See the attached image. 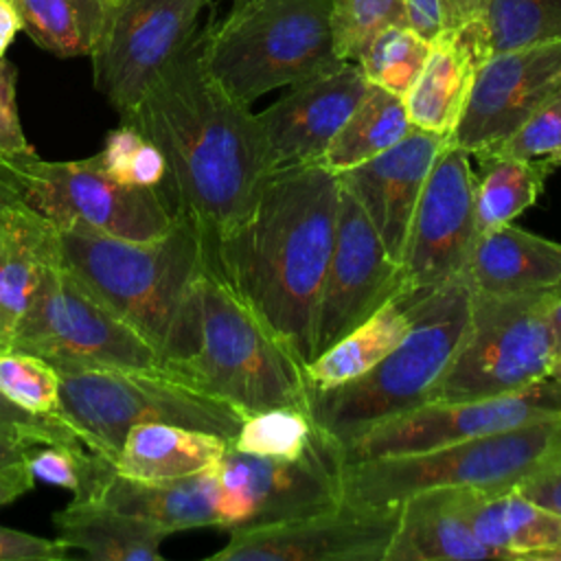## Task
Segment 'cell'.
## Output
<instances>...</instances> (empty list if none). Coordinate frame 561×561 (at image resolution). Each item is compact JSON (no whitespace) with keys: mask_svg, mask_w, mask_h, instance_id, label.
<instances>
[{"mask_svg":"<svg viewBox=\"0 0 561 561\" xmlns=\"http://www.w3.org/2000/svg\"><path fill=\"white\" fill-rule=\"evenodd\" d=\"M121 123L160 149L167 197L197 226L206 248L250 213L274 171L256 114L206 68L204 28L162 66Z\"/></svg>","mask_w":561,"mask_h":561,"instance_id":"1","label":"cell"},{"mask_svg":"<svg viewBox=\"0 0 561 561\" xmlns=\"http://www.w3.org/2000/svg\"><path fill=\"white\" fill-rule=\"evenodd\" d=\"M337 173L313 164L270 173L250 213L213 245L206 265L302 364L340 213Z\"/></svg>","mask_w":561,"mask_h":561,"instance_id":"2","label":"cell"},{"mask_svg":"<svg viewBox=\"0 0 561 561\" xmlns=\"http://www.w3.org/2000/svg\"><path fill=\"white\" fill-rule=\"evenodd\" d=\"M61 263L164 362L184 351L193 287L206 270L197 226L175 213L156 239L131 241L81 226L59 228Z\"/></svg>","mask_w":561,"mask_h":561,"instance_id":"3","label":"cell"},{"mask_svg":"<svg viewBox=\"0 0 561 561\" xmlns=\"http://www.w3.org/2000/svg\"><path fill=\"white\" fill-rule=\"evenodd\" d=\"M162 370L243 416L274 408L309 412L302 364L208 265L193 287L184 351Z\"/></svg>","mask_w":561,"mask_h":561,"instance_id":"4","label":"cell"},{"mask_svg":"<svg viewBox=\"0 0 561 561\" xmlns=\"http://www.w3.org/2000/svg\"><path fill=\"white\" fill-rule=\"evenodd\" d=\"M471 285L458 276L416 296L408 335L368 373L329 388L311 390L316 427L340 449L373 425L432 401L469 324Z\"/></svg>","mask_w":561,"mask_h":561,"instance_id":"5","label":"cell"},{"mask_svg":"<svg viewBox=\"0 0 561 561\" xmlns=\"http://www.w3.org/2000/svg\"><path fill=\"white\" fill-rule=\"evenodd\" d=\"M204 61L245 105L346 64L333 48L331 0H234L204 26Z\"/></svg>","mask_w":561,"mask_h":561,"instance_id":"6","label":"cell"},{"mask_svg":"<svg viewBox=\"0 0 561 561\" xmlns=\"http://www.w3.org/2000/svg\"><path fill=\"white\" fill-rule=\"evenodd\" d=\"M561 447V416L419 454L342 462V495L355 504L399 506L430 489H515Z\"/></svg>","mask_w":561,"mask_h":561,"instance_id":"7","label":"cell"},{"mask_svg":"<svg viewBox=\"0 0 561 561\" xmlns=\"http://www.w3.org/2000/svg\"><path fill=\"white\" fill-rule=\"evenodd\" d=\"M57 419L83 447L107 460L138 423H171L232 440L243 414L232 405L156 370H81L59 375Z\"/></svg>","mask_w":561,"mask_h":561,"instance_id":"8","label":"cell"},{"mask_svg":"<svg viewBox=\"0 0 561 561\" xmlns=\"http://www.w3.org/2000/svg\"><path fill=\"white\" fill-rule=\"evenodd\" d=\"M7 348L48 362L59 375L81 370H156L160 355L61 263L46 265Z\"/></svg>","mask_w":561,"mask_h":561,"instance_id":"9","label":"cell"},{"mask_svg":"<svg viewBox=\"0 0 561 561\" xmlns=\"http://www.w3.org/2000/svg\"><path fill=\"white\" fill-rule=\"evenodd\" d=\"M550 300L471 289L465 337L436 383L432 401L508 394L550 377L557 359Z\"/></svg>","mask_w":561,"mask_h":561,"instance_id":"10","label":"cell"},{"mask_svg":"<svg viewBox=\"0 0 561 561\" xmlns=\"http://www.w3.org/2000/svg\"><path fill=\"white\" fill-rule=\"evenodd\" d=\"M342 462L340 449L324 434L298 458L252 456L228 445L215 467L217 528L274 526L340 506Z\"/></svg>","mask_w":561,"mask_h":561,"instance_id":"11","label":"cell"},{"mask_svg":"<svg viewBox=\"0 0 561 561\" xmlns=\"http://www.w3.org/2000/svg\"><path fill=\"white\" fill-rule=\"evenodd\" d=\"M18 171L26 202L57 228L81 226L118 239L147 241L162 237L175 219L164 191L118 182L105 171L99 153L64 162L37 158Z\"/></svg>","mask_w":561,"mask_h":561,"instance_id":"12","label":"cell"},{"mask_svg":"<svg viewBox=\"0 0 561 561\" xmlns=\"http://www.w3.org/2000/svg\"><path fill=\"white\" fill-rule=\"evenodd\" d=\"M557 416H561V383L552 377L497 397L427 401L366 430L342 449V460L430 451Z\"/></svg>","mask_w":561,"mask_h":561,"instance_id":"13","label":"cell"},{"mask_svg":"<svg viewBox=\"0 0 561 561\" xmlns=\"http://www.w3.org/2000/svg\"><path fill=\"white\" fill-rule=\"evenodd\" d=\"M213 0H118L110 4L92 59L94 88L118 116L142 96L151 79L197 33Z\"/></svg>","mask_w":561,"mask_h":561,"instance_id":"14","label":"cell"},{"mask_svg":"<svg viewBox=\"0 0 561 561\" xmlns=\"http://www.w3.org/2000/svg\"><path fill=\"white\" fill-rule=\"evenodd\" d=\"M471 153L445 142L419 195L401 270L405 291H432L465 276L476 234V171Z\"/></svg>","mask_w":561,"mask_h":561,"instance_id":"15","label":"cell"},{"mask_svg":"<svg viewBox=\"0 0 561 561\" xmlns=\"http://www.w3.org/2000/svg\"><path fill=\"white\" fill-rule=\"evenodd\" d=\"M401 291H405L401 263L388 254L364 208L342 186L335 241L316 305L311 357Z\"/></svg>","mask_w":561,"mask_h":561,"instance_id":"16","label":"cell"},{"mask_svg":"<svg viewBox=\"0 0 561 561\" xmlns=\"http://www.w3.org/2000/svg\"><path fill=\"white\" fill-rule=\"evenodd\" d=\"M559 90L561 42L495 53L476 70L447 142L471 156L491 153Z\"/></svg>","mask_w":561,"mask_h":561,"instance_id":"17","label":"cell"},{"mask_svg":"<svg viewBox=\"0 0 561 561\" xmlns=\"http://www.w3.org/2000/svg\"><path fill=\"white\" fill-rule=\"evenodd\" d=\"M399 506L344 500L331 511L294 522L230 530L213 561H383Z\"/></svg>","mask_w":561,"mask_h":561,"instance_id":"18","label":"cell"},{"mask_svg":"<svg viewBox=\"0 0 561 561\" xmlns=\"http://www.w3.org/2000/svg\"><path fill=\"white\" fill-rule=\"evenodd\" d=\"M368 81L353 61L289 85L256 114L272 169L320 162L322 153L364 96Z\"/></svg>","mask_w":561,"mask_h":561,"instance_id":"19","label":"cell"},{"mask_svg":"<svg viewBox=\"0 0 561 561\" xmlns=\"http://www.w3.org/2000/svg\"><path fill=\"white\" fill-rule=\"evenodd\" d=\"M445 142L447 136L412 127L383 153L337 173L340 184L364 208L397 263H401L410 221L427 173Z\"/></svg>","mask_w":561,"mask_h":561,"instance_id":"20","label":"cell"},{"mask_svg":"<svg viewBox=\"0 0 561 561\" xmlns=\"http://www.w3.org/2000/svg\"><path fill=\"white\" fill-rule=\"evenodd\" d=\"M75 495L96 497L118 511L145 517L171 535L191 528H217L219 522L215 469L171 480H134L116 473L112 462L90 454Z\"/></svg>","mask_w":561,"mask_h":561,"instance_id":"21","label":"cell"},{"mask_svg":"<svg viewBox=\"0 0 561 561\" xmlns=\"http://www.w3.org/2000/svg\"><path fill=\"white\" fill-rule=\"evenodd\" d=\"M489 55L482 18L445 28L432 44L425 64L403 96L412 127L449 136L456 127L473 75Z\"/></svg>","mask_w":561,"mask_h":561,"instance_id":"22","label":"cell"},{"mask_svg":"<svg viewBox=\"0 0 561 561\" xmlns=\"http://www.w3.org/2000/svg\"><path fill=\"white\" fill-rule=\"evenodd\" d=\"M471 289L491 296H561V243L504 224L482 232L465 272Z\"/></svg>","mask_w":561,"mask_h":561,"instance_id":"23","label":"cell"},{"mask_svg":"<svg viewBox=\"0 0 561 561\" xmlns=\"http://www.w3.org/2000/svg\"><path fill=\"white\" fill-rule=\"evenodd\" d=\"M495 559L471 528L462 489H430L399 504V519L383 561Z\"/></svg>","mask_w":561,"mask_h":561,"instance_id":"24","label":"cell"},{"mask_svg":"<svg viewBox=\"0 0 561 561\" xmlns=\"http://www.w3.org/2000/svg\"><path fill=\"white\" fill-rule=\"evenodd\" d=\"M59 256V228L26 199L0 215V348L9 346L46 265Z\"/></svg>","mask_w":561,"mask_h":561,"instance_id":"25","label":"cell"},{"mask_svg":"<svg viewBox=\"0 0 561 561\" xmlns=\"http://www.w3.org/2000/svg\"><path fill=\"white\" fill-rule=\"evenodd\" d=\"M462 506L478 539L504 561H548L561 548V517L515 489H462Z\"/></svg>","mask_w":561,"mask_h":561,"instance_id":"26","label":"cell"},{"mask_svg":"<svg viewBox=\"0 0 561 561\" xmlns=\"http://www.w3.org/2000/svg\"><path fill=\"white\" fill-rule=\"evenodd\" d=\"M53 522L68 550H81L92 561H160L162 541L171 535L145 517L85 495H75Z\"/></svg>","mask_w":561,"mask_h":561,"instance_id":"27","label":"cell"},{"mask_svg":"<svg viewBox=\"0 0 561 561\" xmlns=\"http://www.w3.org/2000/svg\"><path fill=\"white\" fill-rule=\"evenodd\" d=\"M230 440L224 436L171 425L138 423L127 430L112 467L134 480H171L215 469Z\"/></svg>","mask_w":561,"mask_h":561,"instance_id":"28","label":"cell"},{"mask_svg":"<svg viewBox=\"0 0 561 561\" xmlns=\"http://www.w3.org/2000/svg\"><path fill=\"white\" fill-rule=\"evenodd\" d=\"M416 296L412 291L397 294L344 337L311 357L305 366L309 388L329 390L342 386L381 362L408 335L414 322Z\"/></svg>","mask_w":561,"mask_h":561,"instance_id":"29","label":"cell"},{"mask_svg":"<svg viewBox=\"0 0 561 561\" xmlns=\"http://www.w3.org/2000/svg\"><path fill=\"white\" fill-rule=\"evenodd\" d=\"M476 173V234L513 224L524 210L537 204L548 175L557 169L548 160H526L506 153H478Z\"/></svg>","mask_w":561,"mask_h":561,"instance_id":"30","label":"cell"},{"mask_svg":"<svg viewBox=\"0 0 561 561\" xmlns=\"http://www.w3.org/2000/svg\"><path fill=\"white\" fill-rule=\"evenodd\" d=\"M410 129L412 123L403 96L368 83L364 96L322 153L320 164L333 173L348 171L397 145Z\"/></svg>","mask_w":561,"mask_h":561,"instance_id":"31","label":"cell"},{"mask_svg":"<svg viewBox=\"0 0 561 561\" xmlns=\"http://www.w3.org/2000/svg\"><path fill=\"white\" fill-rule=\"evenodd\" d=\"M22 31L46 53L83 57L94 50L103 31L107 0H11Z\"/></svg>","mask_w":561,"mask_h":561,"instance_id":"32","label":"cell"},{"mask_svg":"<svg viewBox=\"0 0 561 561\" xmlns=\"http://www.w3.org/2000/svg\"><path fill=\"white\" fill-rule=\"evenodd\" d=\"M489 55L561 42V0H486Z\"/></svg>","mask_w":561,"mask_h":561,"instance_id":"33","label":"cell"},{"mask_svg":"<svg viewBox=\"0 0 561 561\" xmlns=\"http://www.w3.org/2000/svg\"><path fill=\"white\" fill-rule=\"evenodd\" d=\"M311 412L274 408L243 416L230 445L243 454L265 458H298L320 443Z\"/></svg>","mask_w":561,"mask_h":561,"instance_id":"34","label":"cell"},{"mask_svg":"<svg viewBox=\"0 0 561 561\" xmlns=\"http://www.w3.org/2000/svg\"><path fill=\"white\" fill-rule=\"evenodd\" d=\"M430 42L419 37L410 26H388L381 31L355 61L366 81L397 96H405L419 77Z\"/></svg>","mask_w":561,"mask_h":561,"instance_id":"35","label":"cell"},{"mask_svg":"<svg viewBox=\"0 0 561 561\" xmlns=\"http://www.w3.org/2000/svg\"><path fill=\"white\" fill-rule=\"evenodd\" d=\"M388 26H408L403 0H331L333 48L342 61H357Z\"/></svg>","mask_w":561,"mask_h":561,"instance_id":"36","label":"cell"},{"mask_svg":"<svg viewBox=\"0 0 561 561\" xmlns=\"http://www.w3.org/2000/svg\"><path fill=\"white\" fill-rule=\"evenodd\" d=\"M0 392L37 416H57L59 373L37 355L0 348Z\"/></svg>","mask_w":561,"mask_h":561,"instance_id":"37","label":"cell"},{"mask_svg":"<svg viewBox=\"0 0 561 561\" xmlns=\"http://www.w3.org/2000/svg\"><path fill=\"white\" fill-rule=\"evenodd\" d=\"M99 158L112 178L131 186L160 188L167 180V162L160 149L127 123L107 131Z\"/></svg>","mask_w":561,"mask_h":561,"instance_id":"38","label":"cell"},{"mask_svg":"<svg viewBox=\"0 0 561 561\" xmlns=\"http://www.w3.org/2000/svg\"><path fill=\"white\" fill-rule=\"evenodd\" d=\"M495 151L561 164V90L537 107Z\"/></svg>","mask_w":561,"mask_h":561,"instance_id":"39","label":"cell"},{"mask_svg":"<svg viewBox=\"0 0 561 561\" xmlns=\"http://www.w3.org/2000/svg\"><path fill=\"white\" fill-rule=\"evenodd\" d=\"M0 434L31 447V445H59L72 449L77 454H85L88 449L75 436V432L61 423L57 416H37L13 401H9L0 392Z\"/></svg>","mask_w":561,"mask_h":561,"instance_id":"40","label":"cell"},{"mask_svg":"<svg viewBox=\"0 0 561 561\" xmlns=\"http://www.w3.org/2000/svg\"><path fill=\"white\" fill-rule=\"evenodd\" d=\"M18 70L11 61L0 57V160L22 169L35 162L39 156L24 136L18 101H15Z\"/></svg>","mask_w":561,"mask_h":561,"instance_id":"41","label":"cell"},{"mask_svg":"<svg viewBox=\"0 0 561 561\" xmlns=\"http://www.w3.org/2000/svg\"><path fill=\"white\" fill-rule=\"evenodd\" d=\"M88 456L90 451L77 454L59 445H31L24 462L35 480L77 493L81 486V467Z\"/></svg>","mask_w":561,"mask_h":561,"instance_id":"42","label":"cell"},{"mask_svg":"<svg viewBox=\"0 0 561 561\" xmlns=\"http://www.w3.org/2000/svg\"><path fill=\"white\" fill-rule=\"evenodd\" d=\"M68 557V546L57 539L0 526V561H57Z\"/></svg>","mask_w":561,"mask_h":561,"instance_id":"43","label":"cell"},{"mask_svg":"<svg viewBox=\"0 0 561 561\" xmlns=\"http://www.w3.org/2000/svg\"><path fill=\"white\" fill-rule=\"evenodd\" d=\"M515 491L561 517V447L543 467L519 482Z\"/></svg>","mask_w":561,"mask_h":561,"instance_id":"44","label":"cell"},{"mask_svg":"<svg viewBox=\"0 0 561 561\" xmlns=\"http://www.w3.org/2000/svg\"><path fill=\"white\" fill-rule=\"evenodd\" d=\"M403 9L408 26L425 42L432 44L443 33L440 0H403Z\"/></svg>","mask_w":561,"mask_h":561,"instance_id":"45","label":"cell"},{"mask_svg":"<svg viewBox=\"0 0 561 561\" xmlns=\"http://www.w3.org/2000/svg\"><path fill=\"white\" fill-rule=\"evenodd\" d=\"M33 484H35V478L28 471L24 458L20 462L2 467L0 469V506L28 493L33 489Z\"/></svg>","mask_w":561,"mask_h":561,"instance_id":"46","label":"cell"},{"mask_svg":"<svg viewBox=\"0 0 561 561\" xmlns=\"http://www.w3.org/2000/svg\"><path fill=\"white\" fill-rule=\"evenodd\" d=\"M484 7H486V0H440L443 26L456 28L460 24L478 20L484 15Z\"/></svg>","mask_w":561,"mask_h":561,"instance_id":"47","label":"cell"},{"mask_svg":"<svg viewBox=\"0 0 561 561\" xmlns=\"http://www.w3.org/2000/svg\"><path fill=\"white\" fill-rule=\"evenodd\" d=\"M26 199V188H24V180L20 175V171L7 162L0 160V215L18 204Z\"/></svg>","mask_w":561,"mask_h":561,"instance_id":"48","label":"cell"},{"mask_svg":"<svg viewBox=\"0 0 561 561\" xmlns=\"http://www.w3.org/2000/svg\"><path fill=\"white\" fill-rule=\"evenodd\" d=\"M18 31H22V22L18 9L11 0H0V57H4L7 48L15 39Z\"/></svg>","mask_w":561,"mask_h":561,"instance_id":"49","label":"cell"},{"mask_svg":"<svg viewBox=\"0 0 561 561\" xmlns=\"http://www.w3.org/2000/svg\"><path fill=\"white\" fill-rule=\"evenodd\" d=\"M26 449H28L26 445H22V443H18V440H13V438L0 434V469H2V467H9V465H13V462H20V460L24 458Z\"/></svg>","mask_w":561,"mask_h":561,"instance_id":"50","label":"cell"},{"mask_svg":"<svg viewBox=\"0 0 561 561\" xmlns=\"http://www.w3.org/2000/svg\"><path fill=\"white\" fill-rule=\"evenodd\" d=\"M548 316H550V324H552V331L557 337V357H559L561 355V296L550 300Z\"/></svg>","mask_w":561,"mask_h":561,"instance_id":"51","label":"cell"},{"mask_svg":"<svg viewBox=\"0 0 561 561\" xmlns=\"http://www.w3.org/2000/svg\"><path fill=\"white\" fill-rule=\"evenodd\" d=\"M550 377H552L557 383H561V355L554 359V364H552V368H550Z\"/></svg>","mask_w":561,"mask_h":561,"instance_id":"52","label":"cell"},{"mask_svg":"<svg viewBox=\"0 0 561 561\" xmlns=\"http://www.w3.org/2000/svg\"><path fill=\"white\" fill-rule=\"evenodd\" d=\"M548 561H561V548H559V550H557V552H552V554H550V559H548Z\"/></svg>","mask_w":561,"mask_h":561,"instance_id":"53","label":"cell"},{"mask_svg":"<svg viewBox=\"0 0 561 561\" xmlns=\"http://www.w3.org/2000/svg\"><path fill=\"white\" fill-rule=\"evenodd\" d=\"M107 2H110V4H114V2H118V0H107Z\"/></svg>","mask_w":561,"mask_h":561,"instance_id":"54","label":"cell"}]
</instances>
